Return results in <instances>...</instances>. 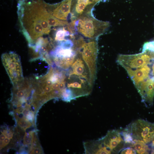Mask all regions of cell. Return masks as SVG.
Returning a JSON list of instances; mask_svg holds the SVG:
<instances>
[{"mask_svg":"<svg viewBox=\"0 0 154 154\" xmlns=\"http://www.w3.org/2000/svg\"><path fill=\"white\" fill-rule=\"evenodd\" d=\"M69 31L66 30L64 27H61L57 29L55 34L54 39L58 42L66 40L65 37L70 35Z\"/></svg>","mask_w":154,"mask_h":154,"instance_id":"7c38bea8","label":"cell"},{"mask_svg":"<svg viewBox=\"0 0 154 154\" xmlns=\"http://www.w3.org/2000/svg\"><path fill=\"white\" fill-rule=\"evenodd\" d=\"M1 132L5 135L6 137L11 139L13 137L14 133L10 129H4L3 131H1Z\"/></svg>","mask_w":154,"mask_h":154,"instance_id":"ac0fdd59","label":"cell"},{"mask_svg":"<svg viewBox=\"0 0 154 154\" xmlns=\"http://www.w3.org/2000/svg\"><path fill=\"white\" fill-rule=\"evenodd\" d=\"M121 154H136V152L134 149L132 147H127L124 148L121 152Z\"/></svg>","mask_w":154,"mask_h":154,"instance_id":"e0dca14e","label":"cell"},{"mask_svg":"<svg viewBox=\"0 0 154 154\" xmlns=\"http://www.w3.org/2000/svg\"><path fill=\"white\" fill-rule=\"evenodd\" d=\"M74 21V29L87 38L94 39L104 33L109 28V22L98 20L92 14L83 16Z\"/></svg>","mask_w":154,"mask_h":154,"instance_id":"3957f363","label":"cell"},{"mask_svg":"<svg viewBox=\"0 0 154 154\" xmlns=\"http://www.w3.org/2000/svg\"><path fill=\"white\" fill-rule=\"evenodd\" d=\"M80 50L82 56L89 71L91 78L94 82L96 74V61L98 52L97 42L95 39L85 42Z\"/></svg>","mask_w":154,"mask_h":154,"instance_id":"8992f818","label":"cell"},{"mask_svg":"<svg viewBox=\"0 0 154 154\" xmlns=\"http://www.w3.org/2000/svg\"><path fill=\"white\" fill-rule=\"evenodd\" d=\"M72 0H63L57 3L49 4L44 2L48 11L55 17L60 20L67 21L70 13Z\"/></svg>","mask_w":154,"mask_h":154,"instance_id":"9c48e42d","label":"cell"},{"mask_svg":"<svg viewBox=\"0 0 154 154\" xmlns=\"http://www.w3.org/2000/svg\"><path fill=\"white\" fill-rule=\"evenodd\" d=\"M24 108L21 107L19 108H18L17 109L15 110V112L19 114H21L22 113L23 111Z\"/></svg>","mask_w":154,"mask_h":154,"instance_id":"603a6c76","label":"cell"},{"mask_svg":"<svg viewBox=\"0 0 154 154\" xmlns=\"http://www.w3.org/2000/svg\"><path fill=\"white\" fill-rule=\"evenodd\" d=\"M147 107L153 104L154 98V52L149 50L137 54L125 69Z\"/></svg>","mask_w":154,"mask_h":154,"instance_id":"7a4b0ae2","label":"cell"},{"mask_svg":"<svg viewBox=\"0 0 154 154\" xmlns=\"http://www.w3.org/2000/svg\"><path fill=\"white\" fill-rule=\"evenodd\" d=\"M130 145L131 147L133 148L137 154H148L150 151L148 145L139 140L133 139Z\"/></svg>","mask_w":154,"mask_h":154,"instance_id":"8fae6325","label":"cell"},{"mask_svg":"<svg viewBox=\"0 0 154 154\" xmlns=\"http://www.w3.org/2000/svg\"><path fill=\"white\" fill-rule=\"evenodd\" d=\"M100 0H72L70 11L71 21L76 20L81 17L92 14L94 6Z\"/></svg>","mask_w":154,"mask_h":154,"instance_id":"ba28073f","label":"cell"},{"mask_svg":"<svg viewBox=\"0 0 154 154\" xmlns=\"http://www.w3.org/2000/svg\"><path fill=\"white\" fill-rule=\"evenodd\" d=\"M100 139L104 146L112 153H119L125 146V143L121 132L118 130L109 131L105 135Z\"/></svg>","mask_w":154,"mask_h":154,"instance_id":"52a82bcc","label":"cell"},{"mask_svg":"<svg viewBox=\"0 0 154 154\" xmlns=\"http://www.w3.org/2000/svg\"><path fill=\"white\" fill-rule=\"evenodd\" d=\"M47 47H45V48H46Z\"/></svg>","mask_w":154,"mask_h":154,"instance_id":"d4e9b609","label":"cell"},{"mask_svg":"<svg viewBox=\"0 0 154 154\" xmlns=\"http://www.w3.org/2000/svg\"><path fill=\"white\" fill-rule=\"evenodd\" d=\"M150 144L152 149L151 153L154 154V137Z\"/></svg>","mask_w":154,"mask_h":154,"instance_id":"7402d4cb","label":"cell"},{"mask_svg":"<svg viewBox=\"0 0 154 154\" xmlns=\"http://www.w3.org/2000/svg\"><path fill=\"white\" fill-rule=\"evenodd\" d=\"M30 110L27 108H25L23 109L22 114L25 117H26L30 113Z\"/></svg>","mask_w":154,"mask_h":154,"instance_id":"44dd1931","label":"cell"},{"mask_svg":"<svg viewBox=\"0 0 154 154\" xmlns=\"http://www.w3.org/2000/svg\"><path fill=\"white\" fill-rule=\"evenodd\" d=\"M35 131H31L25 132L23 138L24 145H31L33 144L35 138Z\"/></svg>","mask_w":154,"mask_h":154,"instance_id":"4fadbf2b","label":"cell"},{"mask_svg":"<svg viewBox=\"0 0 154 154\" xmlns=\"http://www.w3.org/2000/svg\"><path fill=\"white\" fill-rule=\"evenodd\" d=\"M10 139L6 137L3 141H0V150L7 146L10 141Z\"/></svg>","mask_w":154,"mask_h":154,"instance_id":"d6986e66","label":"cell"},{"mask_svg":"<svg viewBox=\"0 0 154 154\" xmlns=\"http://www.w3.org/2000/svg\"><path fill=\"white\" fill-rule=\"evenodd\" d=\"M149 50L154 52V40L145 43L143 45L142 51Z\"/></svg>","mask_w":154,"mask_h":154,"instance_id":"9a60e30c","label":"cell"},{"mask_svg":"<svg viewBox=\"0 0 154 154\" xmlns=\"http://www.w3.org/2000/svg\"><path fill=\"white\" fill-rule=\"evenodd\" d=\"M1 133L0 135V141H3L6 137L3 133Z\"/></svg>","mask_w":154,"mask_h":154,"instance_id":"cb8c5ba5","label":"cell"},{"mask_svg":"<svg viewBox=\"0 0 154 154\" xmlns=\"http://www.w3.org/2000/svg\"><path fill=\"white\" fill-rule=\"evenodd\" d=\"M17 121L18 126L24 131H25L27 129L30 127L32 125V123L26 118L20 119Z\"/></svg>","mask_w":154,"mask_h":154,"instance_id":"5bb4252c","label":"cell"},{"mask_svg":"<svg viewBox=\"0 0 154 154\" xmlns=\"http://www.w3.org/2000/svg\"><path fill=\"white\" fill-rule=\"evenodd\" d=\"M35 113L30 110L29 114L26 117V119L32 123H33L34 119Z\"/></svg>","mask_w":154,"mask_h":154,"instance_id":"ffe728a7","label":"cell"},{"mask_svg":"<svg viewBox=\"0 0 154 154\" xmlns=\"http://www.w3.org/2000/svg\"><path fill=\"white\" fill-rule=\"evenodd\" d=\"M85 154H109L111 151L103 145L100 139L83 142Z\"/></svg>","mask_w":154,"mask_h":154,"instance_id":"30bf717a","label":"cell"},{"mask_svg":"<svg viewBox=\"0 0 154 154\" xmlns=\"http://www.w3.org/2000/svg\"><path fill=\"white\" fill-rule=\"evenodd\" d=\"M29 153L33 154H43V151L40 145H37L34 147Z\"/></svg>","mask_w":154,"mask_h":154,"instance_id":"2e32d148","label":"cell"},{"mask_svg":"<svg viewBox=\"0 0 154 154\" xmlns=\"http://www.w3.org/2000/svg\"><path fill=\"white\" fill-rule=\"evenodd\" d=\"M1 58L13 87H16L24 79L20 57L15 52H10L3 54Z\"/></svg>","mask_w":154,"mask_h":154,"instance_id":"277c9868","label":"cell"},{"mask_svg":"<svg viewBox=\"0 0 154 154\" xmlns=\"http://www.w3.org/2000/svg\"><path fill=\"white\" fill-rule=\"evenodd\" d=\"M17 13L21 31L29 47H35L47 40L43 36L48 35L56 18L46 9L44 1L20 0L18 3Z\"/></svg>","mask_w":154,"mask_h":154,"instance_id":"6da1fadb","label":"cell"},{"mask_svg":"<svg viewBox=\"0 0 154 154\" xmlns=\"http://www.w3.org/2000/svg\"><path fill=\"white\" fill-rule=\"evenodd\" d=\"M125 129L133 139L142 141L147 144L150 143L154 137V123L143 119H137Z\"/></svg>","mask_w":154,"mask_h":154,"instance_id":"5b68a950","label":"cell"}]
</instances>
